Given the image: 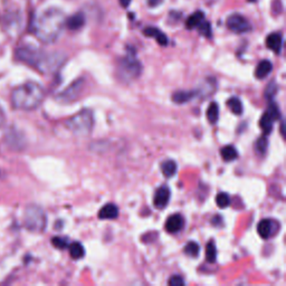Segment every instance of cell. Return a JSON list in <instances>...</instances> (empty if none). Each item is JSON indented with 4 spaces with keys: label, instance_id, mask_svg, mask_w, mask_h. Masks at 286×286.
<instances>
[{
    "label": "cell",
    "instance_id": "cell-23",
    "mask_svg": "<svg viewBox=\"0 0 286 286\" xmlns=\"http://www.w3.org/2000/svg\"><path fill=\"white\" fill-rule=\"evenodd\" d=\"M68 248H70L71 257L74 260H79V259H82V257H84V255H85V249H84L82 244L73 243V244H71L70 246H68Z\"/></svg>",
    "mask_w": 286,
    "mask_h": 286
},
{
    "label": "cell",
    "instance_id": "cell-2",
    "mask_svg": "<svg viewBox=\"0 0 286 286\" xmlns=\"http://www.w3.org/2000/svg\"><path fill=\"white\" fill-rule=\"evenodd\" d=\"M16 57L20 62L33 66L40 73H54L63 65L65 57L58 53H44L33 47H20L16 51Z\"/></svg>",
    "mask_w": 286,
    "mask_h": 286
},
{
    "label": "cell",
    "instance_id": "cell-20",
    "mask_svg": "<svg viewBox=\"0 0 286 286\" xmlns=\"http://www.w3.org/2000/svg\"><path fill=\"white\" fill-rule=\"evenodd\" d=\"M205 20V14L203 11H196L193 13L190 17L187 19L186 22V27L188 29H195V28L198 27L201 23Z\"/></svg>",
    "mask_w": 286,
    "mask_h": 286
},
{
    "label": "cell",
    "instance_id": "cell-19",
    "mask_svg": "<svg viewBox=\"0 0 286 286\" xmlns=\"http://www.w3.org/2000/svg\"><path fill=\"white\" fill-rule=\"evenodd\" d=\"M213 92H216V79L208 78L206 79V82L199 87V90L196 91V93L197 95L200 94L201 96H209L211 95Z\"/></svg>",
    "mask_w": 286,
    "mask_h": 286
},
{
    "label": "cell",
    "instance_id": "cell-7",
    "mask_svg": "<svg viewBox=\"0 0 286 286\" xmlns=\"http://www.w3.org/2000/svg\"><path fill=\"white\" fill-rule=\"evenodd\" d=\"M280 110L279 106L276 105L275 103L271 102L266 112L261 116V119L260 121V127L261 128V130L264 131V134H269L273 130V124L276 120L280 119Z\"/></svg>",
    "mask_w": 286,
    "mask_h": 286
},
{
    "label": "cell",
    "instance_id": "cell-14",
    "mask_svg": "<svg viewBox=\"0 0 286 286\" xmlns=\"http://www.w3.org/2000/svg\"><path fill=\"white\" fill-rule=\"evenodd\" d=\"M266 46L272 50L275 54H280L283 46V37L280 33H273L267 36L266 38Z\"/></svg>",
    "mask_w": 286,
    "mask_h": 286
},
{
    "label": "cell",
    "instance_id": "cell-4",
    "mask_svg": "<svg viewBox=\"0 0 286 286\" xmlns=\"http://www.w3.org/2000/svg\"><path fill=\"white\" fill-rule=\"evenodd\" d=\"M94 126L93 113L90 110H83L66 121V128L76 135H87Z\"/></svg>",
    "mask_w": 286,
    "mask_h": 286
},
{
    "label": "cell",
    "instance_id": "cell-33",
    "mask_svg": "<svg viewBox=\"0 0 286 286\" xmlns=\"http://www.w3.org/2000/svg\"><path fill=\"white\" fill-rule=\"evenodd\" d=\"M168 284L171 286H182L184 285V281L181 276L179 275H173L170 277V280L168 281Z\"/></svg>",
    "mask_w": 286,
    "mask_h": 286
},
{
    "label": "cell",
    "instance_id": "cell-3",
    "mask_svg": "<svg viewBox=\"0 0 286 286\" xmlns=\"http://www.w3.org/2000/svg\"><path fill=\"white\" fill-rule=\"evenodd\" d=\"M45 98V90L36 82H27L16 87L11 93V103L17 110L31 111L37 108Z\"/></svg>",
    "mask_w": 286,
    "mask_h": 286
},
{
    "label": "cell",
    "instance_id": "cell-27",
    "mask_svg": "<svg viewBox=\"0 0 286 286\" xmlns=\"http://www.w3.org/2000/svg\"><path fill=\"white\" fill-rule=\"evenodd\" d=\"M216 204L217 206L221 209L227 208L229 205H231V197H229V195L226 192H220L217 195Z\"/></svg>",
    "mask_w": 286,
    "mask_h": 286
},
{
    "label": "cell",
    "instance_id": "cell-17",
    "mask_svg": "<svg viewBox=\"0 0 286 286\" xmlns=\"http://www.w3.org/2000/svg\"><path fill=\"white\" fill-rule=\"evenodd\" d=\"M273 70V64L267 59L261 60L259 63V65L256 66L255 70V76L260 79H264L265 78H267L268 74L271 73Z\"/></svg>",
    "mask_w": 286,
    "mask_h": 286
},
{
    "label": "cell",
    "instance_id": "cell-5",
    "mask_svg": "<svg viewBox=\"0 0 286 286\" xmlns=\"http://www.w3.org/2000/svg\"><path fill=\"white\" fill-rule=\"evenodd\" d=\"M24 225L26 229L33 233H42L45 231L47 225V217L42 207L37 205H29L25 209Z\"/></svg>",
    "mask_w": 286,
    "mask_h": 286
},
{
    "label": "cell",
    "instance_id": "cell-34",
    "mask_svg": "<svg viewBox=\"0 0 286 286\" xmlns=\"http://www.w3.org/2000/svg\"><path fill=\"white\" fill-rule=\"evenodd\" d=\"M6 122V114L5 112L2 111V108L0 107V127H2Z\"/></svg>",
    "mask_w": 286,
    "mask_h": 286
},
{
    "label": "cell",
    "instance_id": "cell-10",
    "mask_svg": "<svg viewBox=\"0 0 286 286\" xmlns=\"http://www.w3.org/2000/svg\"><path fill=\"white\" fill-rule=\"evenodd\" d=\"M169 200H170V189L167 186H162L156 190L153 204L156 209H164L168 206Z\"/></svg>",
    "mask_w": 286,
    "mask_h": 286
},
{
    "label": "cell",
    "instance_id": "cell-18",
    "mask_svg": "<svg viewBox=\"0 0 286 286\" xmlns=\"http://www.w3.org/2000/svg\"><path fill=\"white\" fill-rule=\"evenodd\" d=\"M197 96L196 91H178L172 95V101L177 104H183L193 100Z\"/></svg>",
    "mask_w": 286,
    "mask_h": 286
},
{
    "label": "cell",
    "instance_id": "cell-16",
    "mask_svg": "<svg viewBox=\"0 0 286 286\" xmlns=\"http://www.w3.org/2000/svg\"><path fill=\"white\" fill-rule=\"evenodd\" d=\"M119 216V208L114 204H106L99 211L100 219H115Z\"/></svg>",
    "mask_w": 286,
    "mask_h": 286
},
{
    "label": "cell",
    "instance_id": "cell-1",
    "mask_svg": "<svg viewBox=\"0 0 286 286\" xmlns=\"http://www.w3.org/2000/svg\"><path fill=\"white\" fill-rule=\"evenodd\" d=\"M65 15L58 8H48L34 18L31 31L40 42L52 44L56 42L65 26Z\"/></svg>",
    "mask_w": 286,
    "mask_h": 286
},
{
    "label": "cell",
    "instance_id": "cell-31",
    "mask_svg": "<svg viewBox=\"0 0 286 286\" xmlns=\"http://www.w3.org/2000/svg\"><path fill=\"white\" fill-rule=\"evenodd\" d=\"M199 29L200 31V34L201 35H204L205 37H207V38H210L211 37V35H212V31H211V26H210V24H209L208 22H206V20H204L203 23L200 24V25L197 27Z\"/></svg>",
    "mask_w": 286,
    "mask_h": 286
},
{
    "label": "cell",
    "instance_id": "cell-35",
    "mask_svg": "<svg viewBox=\"0 0 286 286\" xmlns=\"http://www.w3.org/2000/svg\"><path fill=\"white\" fill-rule=\"evenodd\" d=\"M162 2V0H149V6L150 7H156Z\"/></svg>",
    "mask_w": 286,
    "mask_h": 286
},
{
    "label": "cell",
    "instance_id": "cell-26",
    "mask_svg": "<svg viewBox=\"0 0 286 286\" xmlns=\"http://www.w3.org/2000/svg\"><path fill=\"white\" fill-rule=\"evenodd\" d=\"M184 254L190 257H197L199 255V252H200V247L199 245L195 243V241H190V243H188L186 246H184Z\"/></svg>",
    "mask_w": 286,
    "mask_h": 286
},
{
    "label": "cell",
    "instance_id": "cell-36",
    "mask_svg": "<svg viewBox=\"0 0 286 286\" xmlns=\"http://www.w3.org/2000/svg\"><path fill=\"white\" fill-rule=\"evenodd\" d=\"M119 1H120V5L123 8H128L129 6H130L132 0H119Z\"/></svg>",
    "mask_w": 286,
    "mask_h": 286
},
{
    "label": "cell",
    "instance_id": "cell-13",
    "mask_svg": "<svg viewBox=\"0 0 286 286\" xmlns=\"http://www.w3.org/2000/svg\"><path fill=\"white\" fill-rule=\"evenodd\" d=\"M85 25V16L83 13H76L65 20V26L70 30H78Z\"/></svg>",
    "mask_w": 286,
    "mask_h": 286
},
{
    "label": "cell",
    "instance_id": "cell-11",
    "mask_svg": "<svg viewBox=\"0 0 286 286\" xmlns=\"http://www.w3.org/2000/svg\"><path fill=\"white\" fill-rule=\"evenodd\" d=\"M276 223L272 219H261L257 225V233L261 238L267 239L273 235Z\"/></svg>",
    "mask_w": 286,
    "mask_h": 286
},
{
    "label": "cell",
    "instance_id": "cell-30",
    "mask_svg": "<svg viewBox=\"0 0 286 286\" xmlns=\"http://www.w3.org/2000/svg\"><path fill=\"white\" fill-rule=\"evenodd\" d=\"M277 91H279V85L273 80V82L269 83L266 87V91H265V99L267 101H272L274 99V96L276 95Z\"/></svg>",
    "mask_w": 286,
    "mask_h": 286
},
{
    "label": "cell",
    "instance_id": "cell-25",
    "mask_svg": "<svg viewBox=\"0 0 286 286\" xmlns=\"http://www.w3.org/2000/svg\"><path fill=\"white\" fill-rule=\"evenodd\" d=\"M227 105L234 114L240 115L243 113V104H241L240 100L238 98H231L228 100Z\"/></svg>",
    "mask_w": 286,
    "mask_h": 286
},
{
    "label": "cell",
    "instance_id": "cell-21",
    "mask_svg": "<svg viewBox=\"0 0 286 286\" xmlns=\"http://www.w3.org/2000/svg\"><path fill=\"white\" fill-rule=\"evenodd\" d=\"M220 156L225 161H233L238 158V151L237 149L233 146H226L221 148Z\"/></svg>",
    "mask_w": 286,
    "mask_h": 286
},
{
    "label": "cell",
    "instance_id": "cell-24",
    "mask_svg": "<svg viewBox=\"0 0 286 286\" xmlns=\"http://www.w3.org/2000/svg\"><path fill=\"white\" fill-rule=\"evenodd\" d=\"M219 118V106L216 102L210 103L207 110V119L211 124L216 123Z\"/></svg>",
    "mask_w": 286,
    "mask_h": 286
},
{
    "label": "cell",
    "instance_id": "cell-28",
    "mask_svg": "<svg viewBox=\"0 0 286 286\" xmlns=\"http://www.w3.org/2000/svg\"><path fill=\"white\" fill-rule=\"evenodd\" d=\"M268 148V141L266 139V136H260V138L256 141L255 143V149L257 153H260V155H265L267 151Z\"/></svg>",
    "mask_w": 286,
    "mask_h": 286
},
{
    "label": "cell",
    "instance_id": "cell-12",
    "mask_svg": "<svg viewBox=\"0 0 286 286\" xmlns=\"http://www.w3.org/2000/svg\"><path fill=\"white\" fill-rule=\"evenodd\" d=\"M183 226H184V219L182 216L179 215V213H176V215L170 216L166 221V231L171 234L180 232L181 229L183 228Z\"/></svg>",
    "mask_w": 286,
    "mask_h": 286
},
{
    "label": "cell",
    "instance_id": "cell-15",
    "mask_svg": "<svg viewBox=\"0 0 286 286\" xmlns=\"http://www.w3.org/2000/svg\"><path fill=\"white\" fill-rule=\"evenodd\" d=\"M143 33L146 36H148V37H153L156 40V43L159 44V45L161 46H167L168 45V43H169V40H168V37L166 36V34L162 33L160 29H158V28H156V27H148L146 28V29L143 30Z\"/></svg>",
    "mask_w": 286,
    "mask_h": 286
},
{
    "label": "cell",
    "instance_id": "cell-32",
    "mask_svg": "<svg viewBox=\"0 0 286 286\" xmlns=\"http://www.w3.org/2000/svg\"><path fill=\"white\" fill-rule=\"evenodd\" d=\"M52 244H53L56 248L59 249H65L70 246V245H68V240L66 238H63V237H54V238L52 239Z\"/></svg>",
    "mask_w": 286,
    "mask_h": 286
},
{
    "label": "cell",
    "instance_id": "cell-22",
    "mask_svg": "<svg viewBox=\"0 0 286 286\" xmlns=\"http://www.w3.org/2000/svg\"><path fill=\"white\" fill-rule=\"evenodd\" d=\"M161 170H162V173L168 178H171L177 173V163L175 161L172 160H167L161 164Z\"/></svg>",
    "mask_w": 286,
    "mask_h": 286
},
{
    "label": "cell",
    "instance_id": "cell-6",
    "mask_svg": "<svg viewBox=\"0 0 286 286\" xmlns=\"http://www.w3.org/2000/svg\"><path fill=\"white\" fill-rule=\"evenodd\" d=\"M142 66L133 53L128 54L126 57L120 60V74L123 78H136L141 74Z\"/></svg>",
    "mask_w": 286,
    "mask_h": 286
},
{
    "label": "cell",
    "instance_id": "cell-9",
    "mask_svg": "<svg viewBox=\"0 0 286 286\" xmlns=\"http://www.w3.org/2000/svg\"><path fill=\"white\" fill-rule=\"evenodd\" d=\"M83 88H84V79L75 80L73 84H71V85L68 86L65 91L62 92V93L57 96V99L60 101V102H64V103L73 102V101L78 99L80 95V93H82Z\"/></svg>",
    "mask_w": 286,
    "mask_h": 286
},
{
    "label": "cell",
    "instance_id": "cell-8",
    "mask_svg": "<svg viewBox=\"0 0 286 286\" xmlns=\"http://www.w3.org/2000/svg\"><path fill=\"white\" fill-rule=\"evenodd\" d=\"M227 27L235 34H245L252 30V25L248 20L239 14H233L227 19Z\"/></svg>",
    "mask_w": 286,
    "mask_h": 286
},
{
    "label": "cell",
    "instance_id": "cell-29",
    "mask_svg": "<svg viewBox=\"0 0 286 286\" xmlns=\"http://www.w3.org/2000/svg\"><path fill=\"white\" fill-rule=\"evenodd\" d=\"M206 257L208 263H215L217 260V251L213 243H209L206 247Z\"/></svg>",
    "mask_w": 286,
    "mask_h": 286
}]
</instances>
